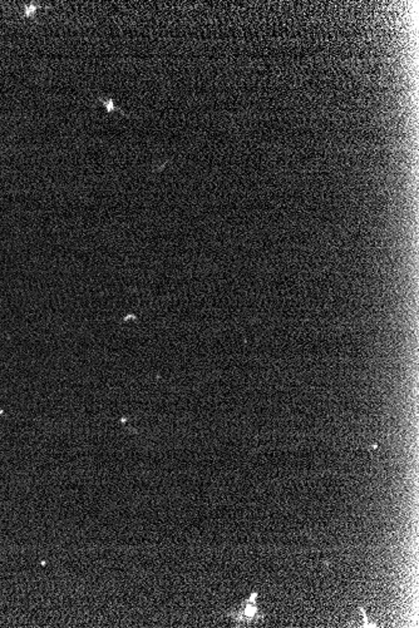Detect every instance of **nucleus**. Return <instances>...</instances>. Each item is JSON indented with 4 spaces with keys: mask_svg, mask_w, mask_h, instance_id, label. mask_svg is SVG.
<instances>
[{
    "mask_svg": "<svg viewBox=\"0 0 419 628\" xmlns=\"http://www.w3.org/2000/svg\"><path fill=\"white\" fill-rule=\"evenodd\" d=\"M35 9H37V7H33V5H30V7H29V5H27V7H25V15H27V17H29V15H33V14H34Z\"/></svg>",
    "mask_w": 419,
    "mask_h": 628,
    "instance_id": "nucleus-2",
    "label": "nucleus"
},
{
    "mask_svg": "<svg viewBox=\"0 0 419 628\" xmlns=\"http://www.w3.org/2000/svg\"><path fill=\"white\" fill-rule=\"evenodd\" d=\"M255 598H256V594H253L248 599L247 604L245 607V611H243L242 616L240 614V619H247L248 622H254L255 621V617H260L258 616V608H256V603H255Z\"/></svg>",
    "mask_w": 419,
    "mask_h": 628,
    "instance_id": "nucleus-1",
    "label": "nucleus"
}]
</instances>
